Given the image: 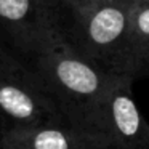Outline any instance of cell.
<instances>
[{"label": "cell", "instance_id": "obj_1", "mask_svg": "<svg viewBox=\"0 0 149 149\" xmlns=\"http://www.w3.org/2000/svg\"><path fill=\"white\" fill-rule=\"evenodd\" d=\"M24 59L42 79L68 123L93 138L95 120L104 95L117 75L107 74L80 55L66 37Z\"/></svg>", "mask_w": 149, "mask_h": 149}, {"label": "cell", "instance_id": "obj_2", "mask_svg": "<svg viewBox=\"0 0 149 149\" xmlns=\"http://www.w3.org/2000/svg\"><path fill=\"white\" fill-rule=\"evenodd\" d=\"M132 10V5L116 0H82L66 11L64 37L107 74L133 77L128 63Z\"/></svg>", "mask_w": 149, "mask_h": 149}, {"label": "cell", "instance_id": "obj_3", "mask_svg": "<svg viewBox=\"0 0 149 149\" xmlns=\"http://www.w3.org/2000/svg\"><path fill=\"white\" fill-rule=\"evenodd\" d=\"M0 117L8 127L68 123L27 59L0 45ZM71 125V123H69Z\"/></svg>", "mask_w": 149, "mask_h": 149}, {"label": "cell", "instance_id": "obj_4", "mask_svg": "<svg viewBox=\"0 0 149 149\" xmlns=\"http://www.w3.org/2000/svg\"><path fill=\"white\" fill-rule=\"evenodd\" d=\"M133 77L117 75L104 95L93 127L101 149H149V122L132 91Z\"/></svg>", "mask_w": 149, "mask_h": 149}, {"label": "cell", "instance_id": "obj_5", "mask_svg": "<svg viewBox=\"0 0 149 149\" xmlns=\"http://www.w3.org/2000/svg\"><path fill=\"white\" fill-rule=\"evenodd\" d=\"M0 27L31 58L64 37V13L48 0H0Z\"/></svg>", "mask_w": 149, "mask_h": 149}, {"label": "cell", "instance_id": "obj_6", "mask_svg": "<svg viewBox=\"0 0 149 149\" xmlns=\"http://www.w3.org/2000/svg\"><path fill=\"white\" fill-rule=\"evenodd\" d=\"M0 149H101V146L69 123H37L5 128L0 135Z\"/></svg>", "mask_w": 149, "mask_h": 149}, {"label": "cell", "instance_id": "obj_7", "mask_svg": "<svg viewBox=\"0 0 149 149\" xmlns=\"http://www.w3.org/2000/svg\"><path fill=\"white\" fill-rule=\"evenodd\" d=\"M149 56V2L133 7L128 29V63L133 77L143 72Z\"/></svg>", "mask_w": 149, "mask_h": 149}, {"label": "cell", "instance_id": "obj_8", "mask_svg": "<svg viewBox=\"0 0 149 149\" xmlns=\"http://www.w3.org/2000/svg\"><path fill=\"white\" fill-rule=\"evenodd\" d=\"M48 2L53 3L56 8H59V10L66 15V11L71 10L72 7H75V5H77L79 2H82V0H48Z\"/></svg>", "mask_w": 149, "mask_h": 149}, {"label": "cell", "instance_id": "obj_9", "mask_svg": "<svg viewBox=\"0 0 149 149\" xmlns=\"http://www.w3.org/2000/svg\"><path fill=\"white\" fill-rule=\"evenodd\" d=\"M116 2H120V3H127V5H132V7H138V5L148 3L149 0H116Z\"/></svg>", "mask_w": 149, "mask_h": 149}, {"label": "cell", "instance_id": "obj_10", "mask_svg": "<svg viewBox=\"0 0 149 149\" xmlns=\"http://www.w3.org/2000/svg\"><path fill=\"white\" fill-rule=\"evenodd\" d=\"M5 128H7V123H5V122H3V119L0 117V135H2V132H3Z\"/></svg>", "mask_w": 149, "mask_h": 149}, {"label": "cell", "instance_id": "obj_11", "mask_svg": "<svg viewBox=\"0 0 149 149\" xmlns=\"http://www.w3.org/2000/svg\"><path fill=\"white\" fill-rule=\"evenodd\" d=\"M149 72V56L146 58V61H144V66H143V72Z\"/></svg>", "mask_w": 149, "mask_h": 149}]
</instances>
